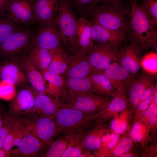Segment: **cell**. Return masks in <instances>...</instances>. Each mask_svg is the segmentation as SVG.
<instances>
[{
  "mask_svg": "<svg viewBox=\"0 0 157 157\" xmlns=\"http://www.w3.org/2000/svg\"><path fill=\"white\" fill-rule=\"evenodd\" d=\"M131 8L126 3H101L89 7L81 16L110 29L126 34L129 31L126 17Z\"/></svg>",
  "mask_w": 157,
  "mask_h": 157,
  "instance_id": "6da1fadb",
  "label": "cell"
},
{
  "mask_svg": "<svg viewBox=\"0 0 157 157\" xmlns=\"http://www.w3.org/2000/svg\"><path fill=\"white\" fill-rule=\"evenodd\" d=\"M130 19L129 31L131 38L141 47H151L157 52V31L143 4L136 0L131 2Z\"/></svg>",
  "mask_w": 157,
  "mask_h": 157,
  "instance_id": "7a4b0ae2",
  "label": "cell"
},
{
  "mask_svg": "<svg viewBox=\"0 0 157 157\" xmlns=\"http://www.w3.org/2000/svg\"><path fill=\"white\" fill-rule=\"evenodd\" d=\"M93 114L60 108L53 118L56 128V136L61 134L71 135L81 133L93 124Z\"/></svg>",
  "mask_w": 157,
  "mask_h": 157,
  "instance_id": "3957f363",
  "label": "cell"
},
{
  "mask_svg": "<svg viewBox=\"0 0 157 157\" xmlns=\"http://www.w3.org/2000/svg\"><path fill=\"white\" fill-rule=\"evenodd\" d=\"M67 0H60L55 19L63 46L72 54L77 51L76 18Z\"/></svg>",
  "mask_w": 157,
  "mask_h": 157,
  "instance_id": "277c9868",
  "label": "cell"
},
{
  "mask_svg": "<svg viewBox=\"0 0 157 157\" xmlns=\"http://www.w3.org/2000/svg\"><path fill=\"white\" fill-rule=\"evenodd\" d=\"M23 122L28 131L42 141L48 147L56 137V128L53 119L41 117L27 113L19 117Z\"/></svg>",
  "mask_w": 157,
  "mask_h": 157,
  "instance_id": "5b68a950",
  "label": "cell"
},
{
  "mask_svg": "<svg viewBox=\"0 0 157 157\" xmlns=\"http://www.w3.org/2000/svg\"><path fill=\"white\" fill-rule=\"evenodd\" d=\"M111 100L94 93L67 96L60 108L73 109L87 113L94 114L104 109Z\"/></svg>",
  "mask_w": 157,
  "mask_h": 157,
  "instance_id": "8992f818",
  "label": "cell"
},
{
  "mask_svg": "<svg viewBox=\"0 0 157 157\" xmlns=\"http://www.w3.org/2000/svg\"><path fill=\"white\" fill-rule=\"evenodd\" d=\"M108 44H94L87 53L94 68L104 70L113 63H119L121 46Z\"/></svg>",
  "mask_w": 157,
  "mask_h": 157,
  "instance_id": "52a82bcc",
  "label": "cell"
},
{
  "mask_svg": "<svg viewBox=\"0 0 157 157\" xmlns=\"http://www.w3.org/2000/svg\"><path fill=\"white\" fill-rule=\"evenodd\" d=\"M34 36L31 29L20 28L0 44V51L10 56L23 51L27 52L33 44Z\"/></svg>",
  "mask_w": 157,
  "mask_h": 157,
  "instance_id": "ba28073f",
  "label": "cell"
},
{
  "mask_svg": "<svg viewBox=\"0 0 157 157\" xmlns=\"http://www.w3.org/2000/svg\"><path fill=\"white\" fill-rule=\"evenodd\" d=\"M56 17L40 25L39 31L34 36V44L50 50L61 47L63 45Z\"/></svg>",
  "mask_w": 157,
  "mask_h": 157,
  "instance_id": "9c48e42d",
  "label": "cell"
},
{
  "mask_svg": "<svg viewBox=\"0 0 157 157\" xmlns=\"http://www.w3.org/2000/svg\"><path fill=\"white\" fill-rule=\"evenodd\" d=\"M33 7V0H9L2 13L17 24L27 26L35 24Z\"/></svg>",
  "mask_w": 157,
  "mask_h": 157,
  "instance_id": "30bf717a",
  "label": "cell"
},
{
  "mask_svg": "<svg viewBox=\"0 0 157 157\" xmlns=\"http://www.w3.org/2000/svg\"><path fill=\"white\" fill-rule=\"evenodd\" d=\"M141 48L139 43L131 38L129 44L120 47L119 64L133 78L136 76L141 67Z\"/></svg>",
  "mask_w": 157,
  "mask_h": 157,
  "instance_id": "8fae6325",
  "label": "cell"
},
{
  "mask_svg": "<svg viewBox=\"0 0 157 157\" xmlns=\"http://www.w3.org/2000/svg\"><path fill=\"white\" fill-rule=\"evenodd\" d=\"M153 82V78L151 75L141 73L133 78L127 86L126 93L129 107L134 112L141 101L143 93Z\"/></svg>",
  "mask_w": 157,
  "mask_h": 157,
  "instance_id": "7c38bea8",
  "label": "cell"
},
{
  "mask_svg": "<svg viewBox=\"0 0 157 157\" xmlns=\"http://www.w3.org/2000/svg\"><path fill=\"white\" fill-rule=\"evenodd\" d=\"M113 97L106 108L93 114V124L107 123L117 114L129 107L125 91L116 90Z\"/></svg>",
  "mask_w": 157,
  "mask_h": 157,
  "instance_id": "4fadbf2b",
  "label": "cell"
},
{
  "mask_svg": "<svg viewBox=\"0 0 157 157\" xmlns=\"http://www.w3.org/2000/svg\"><path fill=\"white\" fill-rule=\"evenodd\" d=\"M38 93L35 90L29 89L21 90L10 104L8 113L16 118L26 114L33 108L35 97Z\"/></svg>",
  "mask_w": 157,
  "mask_h": 157,
  "instance_id": "5bb4252c",
  "label": "cell"
},
{
  "mask_svg": "<svg viewBox=\"0 0 157 157\" xmlns=\"http://www.w3.org/2000/svg\"><path fill=\"white\" fill-rule=\"evenodd\" d=\"M59 99H53L45 92L38 93L35 97L33 108L28 113L53 119L61 104Z\"/></svg>",
  "mask_w": 157,
  "mask_h": 157,
  "instance_id": "9a60e30c",
  "label": "cell"
},
{
  "mask_svg": "<svg viewBox=\"0 0 157 157\" xmlns=\"http://www.w3.org/2000/svg\"><path fill=\"white\" fill-rule=\"evenodd\" d=\"M15 149L12 150V156L35 157L40 155L46 146L38 138L28 131Z\"/></svg>",
  "mask_w": 157,
  "mask_h": 157,
  "instance_id": "2e32d148",
  "label": "cell"
},
{
  "mask_svg": "<svg viewBox=\"0 0 157 157\" xmlns=\"http://www.w3.org/2000/svg\"><path fill=\"white\" fill-rule=\"evenodd\" d=\"M91 27L93 44H108L120 46L126 38V34L111 30L89 19Z\"/></svg>",
  "mask_w": 157,
  "mask_h": 157,
  "instance_id": "e0dca14e",
  "label": "cell"
},
{
  "mask_svg": "<svg viewBox=\"0 0 157 157\" xmlns=\"http://www.w3.org/2000/svg\"><path fill=\"white\" fill-rule=\"evenodd\" d=\"M60 0H33L35 24L39 25L56 16Z\"/></svg>",
  "mask_w": 157,
  "mask_h": 157,
  "instance_id": "ac0fdd59",
  "label": "cell"
},
{
  "mask_svg": "<svg viewBox=\"0 0 157 157\" xmlns=\"http://www.w3.org/2000/svg\"><path fill=\"white\" fill-rule=\"evenodd\" d=\"M91 128L83 134L78 136L85 148L94 153L99 149L103 136L110 131L107 123H95Z\"/></svg>",
  "mask_w": 157,
  "mask_h": 157,
  "instance_id": "d6986e66",
  "label": "cell"
},
{
  "mask_svg": "<svg viewBox=\"0 0 157 157\" xmlns=\"http://www.w3.org/2000/svg\"><path fill=\"white\" fill-rule=\"evenodd\" d=\"M94 68L85 53L76 51L69 55V62L66 72L68 78H79L89 75Z\"/></svg>",
  "mask_w": 157,
  "mask_h": 157,
  "instance_id": "ffe728a7",
  "label": "cell"
},
{
  "mask_svg": "<svg viewBox=\"0 0 157 157\" xmlns=\"http://www.w3.org/2000/svg\"><path fill=\"white\" fill-rule=\"evenodd\" d=\"M115 89L125 91L133 78L129 72L119 63L115 62L103 70Z\"/></svg>",
  "mask_w": 157,
  "mask_h": 157,
  "instance_id": "44dd1931",
  "label": "cell"
},
{
  "mask_svg": "<svg viewBox=\"0 0 157 157\" xmlns=\"http://www.w3.org/2000/svg\"><path fill=\"white\" fill-rule=\"evenodd\" d=\"M76 23L77 51L86 54L93 44L91 24L89 19L82 16L76 18Z\"/></svg>",
  "mask_w": 157,
  "mask_h": 157,
  "instance_id": "7402d4cb",
  "label": "cell"
},
{
  "mask_svg": "<svg viewBox=\"0 0 157 157\" xmlns=\"http://www.w3.org/2000/svg\"><path fill=\"white\" fill-rule=\"evenodd\" d=\"M133 117L131 126L127 132L128 135L142 149L148 146L151 140L147 125L137 115Z\"/></svg>",
  "mask_w": 157,
  "mask_h": 157,
  "instance_id": "603a6c76",
  "label": "cell"
},
{
  "mask_svg": "<svg viewBox=\"0 0 157 157\" xmlns=\"http://www.w3.org/2000/svg\"><path fill=\"white\" fill-rule=\"evenodd\" d=\"M90 76L94 92L104 97H113L115 90L103 70L93 68Z\"/></svg>",
  "mask_w": 157,
  "mask_h": 157,
  "instance_id": "cb8c5ba5",
  "label": "cell"
},
{
  "mask_svg": "<svg viewBox=\"0 0 157 157\" xmlns=\"http://www.w3.org/2000/svg\"><path fill=\"white\" fill-rule=\"evenodd\" d=\"M133 113L129 107L117 114L107 124L110 131L121 135L127 132L131 126Z\"/></svg>",
  "mask_w": 157,
  "mask_h": 157,
  "instance_id": "d4e9b609",
  "label": "cell"
},
{
  "mask_svg": "<svg viewBox=\"0 0 157 157\" xmlns=\"http://www.w3.org/2000/svg\"><path fill=\"white\" fill-rule=\"evenodd\" d=\"M27 53L28 58L42 74L47 69L52 59L51 50L33 44Z\"/></svg>",
  "mask_w": 157,
  "mask_h": 157,
  "instance_id": "484cf974",
  "label": "cell"
},
{
  "mask_svg": "<svg viewBox=\"0 0 157 157\" xmlns=\"http://www.w3.org/2000/svg\"><path fill=\"white\" fill-rule=\"evenodd\" d=\"M26 55L22 59V67L28 81L34 89L39 93L45 92V82L42 76L27 55Z\"/></svg>",
  "mask_w": 157,
  "mask_h": 157,
  "instance_id": "4316f807",
  "label": "cell"
},
{
  "mask_svg": "<svg viewBox=\"0 0 157 157\" xmlns=\"http://www.w3.org/2000/svg\"><path fill=\"white\" fill-rule=\"evenodd\" d=\"M0 78L1 81L15 85L24 84L28 81L25 72L12 63L5 64L0 67Z\"/></svg>",
  "mask_w": 157,
  "mask_h": 157,
  "instance_id": "83f0119b",
  "label": "cell"
},
{
  "mask_svg": "<svg viewBox=\"0 0 157 157\" xmlns=\"http://www.w3.org/2000/svg\"><path fill=\"white\" fill-rule=\"evenodd\" d=\"M67 86V96H72L94 93L90 75L79 78H68Z\"/></svg>",
  "mask_w": 157,
  "mask_h": 157,
  "instance_id": "f1b7e54d",
  "label": "cell"
},
{
  "mask_svg": "<svg viewBox=\"0 0 157 157\" xmlns=\"http://www.w3.org/2000/svg\"><path fill=\"white\" fill-rule=\"evenodd\" d=\"M52 59L47 70L59 74L66 71L69 62V55L62 47L51 50Z\"/></svg>",
  "mask_w": 157,
  "mask_h": 157,
  "instance_id": "f546056e",
  "label": "cell"
},
{
  "mask_svg": "<svg viewBox=\"0 0 157 157\" xmlns=\"http://www.w3.org/2000/svg\"><path fill=\"white\" fill-rule=\"evenodd\" d=\"M42 74L44 79L48 82L45 92L59 99L64 93V82L61 76L59 74L53 73L47 70Z\"/></svg>",
  "mask_w": 157,
  "mask_h": 157,
  "instance_id": "4dcf8cb0",
  "label": "cell"
},
{
  "mask_svg": "<svg viewBox=\"0 0 157 157\" xmlns=\"http://www.w3.org/2000/svg\"><path fill=\"white\" fill-rule=\"evenodd\" d=\"M28 131L19 117L16 118L12 128L6 137L5 142L9 145L17 147Z\"/></svg>",
  "mask_w": 157,
  "mask_h": 157,
  "instance_id": "1f68e13d",
  "label": "cell"
},
{
  "mask_svg": "<svg viewBox=\"0 0 157 157\" xmlns=\"http://www.w3.org/2000/svg\"><path fill=\"white\" fill-rule=\"evenodd\" d=\"M18 24L6 13H0V44L20 28Z\"/></svg>",
  "mask_w": 157,
  "mask_h": 157,
  "instance_id": "d6a6232c",
  "label": "cell"
},
{
  "mask_svg": "<svg viewBox=\"0 0 157 157\" xmlns=\"http://www.w3.org/2000/svg\"><path fill=\"white\" fill-rule=\"evenodd\" d=\"M120 135L110 131L104 135L102 138L99 149L94 154L95 156L106 157L118 142Z\"/></svg>",
  "mask_w": 157,
  "mask_h": 157,
  "instance_id": "836d02e7",
  "label": "cell"
},
{
  "mask_svg": "<svg viewBox=\"0 0 157 157\" xmlns=\"http://www.w3.org/2000/svg\"><path fill=\"white\" fill-rule=\"evenodd\" d=\"M123 135L106 157H120L122 154L135 149L136 144L128 135L127 133Z\"/></svg>",
  "mask_w": 157,
  "mask_h": 157,
  "instance_id": "e575fe53",
  "label": "cell"
},
{
  "mask_svg": "<svg viewBox=\"0 0 157 157\" xmlns=\"http://www.w3.org/2000/svg\"><path fill=\"white\" fill-rule=\"evenodd\" d=\"M69 135H65L55 141H53L48 147L45 154L42 155V157H61L68 145Z\"/></svg>",
  "mask_w": 157,
  "mask_h": 157,
  "instance_id": "d590c367",
  "label": "cell"
},
{
  "mask_svg": "<svg viewBox=\"0 0 157 157\" xmlns=\"http://www.w3.org/2000/svg\"><path fill=\"white\" fill-rule=\"evenodd\" d=\"M85 149L78 134L69 135L68 145L61 157H78Z\"/></svg>",
  "mask_w": 157,
  "mask_h": 157,
  "instance_id": "8d00e7d4",
  "label": "cell"
},
{
  "mask_svg": "<svg viewBox=\"0 0 157 157\" xmlns=\"http://www.w3.org/2000/svg\"><path fill=\"white\" fill-rule=\"evenodd\" d=\"M140 66L146 73L155 75L157 73V54L151 52L142 58Z\"/></svg>",
  "mask_w": 157,
  "mask_h": 157,
  "instance_id": "74e56055",
  "label": "cell"
},
{
  "mask_svg": "<svg viewBox=\"0 0 157 157\" xmlns=\"http://www.w3.org/2000/svg\"><path fill=\"white\" fill-rule=\"evenodd\" d=\"M15 118L8 113L5 114L3 124L0 128V149L3 148L5 139L11 130Z\"/></svg>",
  "mask_w": 157,
  "mask_h": 157,
  "instance_id": "f35d334b",
  "label": "cell"
},
{
  "mask_svg": "<svg viewBox=\"0 0 157 157\" xmlns=\"http://www.w3.org/2000/svg\"><path fill=\"white\" fill-rule=\"evenodd\" d=\"M16 94L15 85L1 80L0 99L5 101L13 100Z\"/></svg>",
  "mask_w": 157,
  "mask_h": 157,
  "instance_id": "ab89813d",
  "label": "cell"
},
{
  "mask_svg": "<svg viewBox=\"0 0 157 157\" xmlns=\"http://www.w3.org/2000/svg\"><path fill=\"white\" fill-rule=\"evenodd\" d=\"M72 8L81 16L89 7L100 3L98 0H67Z\"/></svg>",
  "mask_w": 157,
  "mask_h": 157,
  "instance_id": "60d3db41",
  "label": "cell"
},
{
  "mask_svg": "<svg viewBox=\"0 0 157 157\" xmlns=\"http://www.w3.org/2000/svg\"><path fill=\"white\" fill-rule=\"evenodd\" d=\"M144 8L149 14L154 25L157 23V1L142 0Z\"/></svg>",
  "mask_w": 157,
  "mask_h": 157,
  "instance_id": "b9f144b4",
  "label": "cell"
},
{
  "mask_svg": "<svg viewBox=\"0 0 157 157\" xmlns=\"http://www.w3.org/2000/svg\"><path fill=\"white\" fill-rule=\"evenodd\" d=\"M153 101V94L146 99L140 101L134 111V114L138 115L145 110Z\"/></svg>",
  "mask_w": 157,
  "mask_h": 157,
  "instance_id": "7bdbcfd3",
  "label": "cell"
},
{
  "mask_svg": "<svg viewBox=\"0 0 157 157\" xmlns=\"http://www.w3.org/2000/svg\"><path fill=\"white\" fill-rule=\"evenodd\" d=\"M143 151L140 154L141 157H157V146L153 144L149 146H148L142 149Z\"/></svg>",
  "mask_w": 157,
  "mask_h": 157,
  "instance_id": "ee69618b",
  "label": "cell"
},
{
  "mask_svg": "<svg viewBox=\"0 0 157 157\" xmlns=\"http://www.w3.org/2000/svg\"><path fill=\"white\" fill-rule=\"evenodd\" d=\"M157 84L155 85L153 83L147 88L143 93L141 97V101H143L154 94L155 90L157 86Z\"/></svg>",
  "mask_w": 157,
  "mask_h": 157,
  "instance_id": "f6af8a7d",
  "label": "cell"
},
{
  "mask_svg": "<svg viewBox=\"0 0 157 157\" xmlns=\"http://www.w3.org/2000/svg\"><path fill=\"white\" fill-rule=\"evenodd\" d=\"M157 124V116H154L151 113L148 119L147 123V125L150 131L152 128H156Z\"/></svg>",
  "mask_w": 157,
  "mask_h": 157,
  "instance_id": "bcb514c9",
  "label": "cell"
},
{
  "mask_svg": "<svg viewBox=\"0 0 157 157\" xmlns=\"http://www.w3.org/2000/svg\"><path fill=\"white\" fill-rule=\"evenodd\" d=\"M100 3H107L114 5L125 3L127 0H98Z\"/></svg>",
  "mask_w": 157,
  "mask_h": 157,
  "instance_id": "7dc6e473",
  "label": "cell"
},
{
  "mask_svg": "<svg viewBox=\"0 0 157 157\" xmlns=\"http://www.w3.org/2000/svg\"><path fill=\"white\" fill-rule=\"evenodd\" d=\"M95 156L90 150L85 148L78 157H94Z\"/></svg>",
  "mask_w": 157,
  "mask_h": 157,
  "instance_id": "c3c4849f",
  "label": "cell"
},
{
  "mask_svg": "<svg viewBox=\"0 0 157 157\" xmlns=\"http://www.w3.org/2000/svg\"><path fill=\"white\" fill-rule=\"evenodd\" d=\"M5 114L3 107L0 105V128L3 124Z\"/></svg>",
  "mask_w": 157,
  "mask_h": 157,
  "instance_id": "681fc988",
  "label": "cell"
},
{
  "mask_svg": "<svg viewBox=\"0 0 157 157\" xmlns=\"http://www.w3.org/2000/svg\"><path fill=\"white\" fill-rule=\"evenodd\" d=\"M12 157L10 152H8L3 148L0 149V157Z\"/></svg>",
  "mask_w": 157,
  "mask_h": 157,
  "instance_id": "f907efd6",
  "label": "cell"
},
{
  "mask_svg": "<svg viewBox=\"0 0 157 157\" xmlns=\"http://www.w3.org/2000/svg\"><path fill=\"white\" fill-rule=\"evenodd\" d=\"M9 0H0V13L3 12Z\"/></svg>",
  "mask_w": 157,
  "mask_h": 157,
  "instance_id": "816d5d0a",
  "label": "cell"
},
{
  "mask_svg": "<svg viewBox=\"0 0 157 157\" xmlns=\"http://www.w3.org/2000/svg\"><path fill=\"white\" fill-rule=\"evenodd\" d=\"M153 101L156 105H157V86L156 87L153 94Z\"/></svg>",
  "mask_w": 157,
  "mask_h": 157,
  "instance_id": "f5cc1de1",
  "label": "cell"
},
{
  "mask_svg": "<svg viewBox=\"0 0 157 157\" xmlns=\"http://www.w3.org/2000/svg\"><path fill=\"white\" fill-rule=\"evenodd\" d=\"M151 114L157 116V106H156L153 110Z\"/></svg>",
  "mask_w": 157,
  "mask_h": 157,
  "instance_id": "db71d44e",
  "label": "cell"
},
{
  "mask_svg": "<svg viewBox=\"0 0 157 157\" xmlns=\"http://www.w3.org/2000/svg\"><path fill=\"white\" fill-rule=\"evenodd\" d=\"M155 0V1H157V0Z\"/></svg>",
  "mask_w": 157,
  "mask_h": 157,
  "instance_id": "11a10c76",
  "label": "cell"
}]
</instances>
